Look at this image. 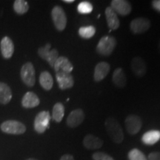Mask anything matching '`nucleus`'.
I'll return each instance as SVG.
<instances>
[{
    "mask_svg": "<svg viewBox=\"0 0 160 160\" xmlns=\"http://www.w3.org/2000/svg\"><path fill=\"white\" fill-rule=\"evenodd\" d=\"M148 160H160V152H152L148 157Z\"/></svg>",
    "mask_w": 160,
    "mask_h": 160,
    "instance_id": "c756f323",
    "label": "nucleus"
},
{
    "mask_svg": "<svg viewBox=\"0 0 160 160\" xmlns=\"http://www.w3.org/2000/svg\"><path fill=\"white\" fill-rule=\"evenodd\" d=\"M105 126L108 134L115 143L119 144L122 142L124 139V133L121 125L114 118L109 117L105 120Z\"/></svg>",
    "mask_w": 160,
    "mask_h": 160,
    "instance_id": "f257e3e1",
    "label": "nucleus"
},
{
    "mask_svg": "<svg viewBox=\"0 0 160 160\" xmlns=\"http://www.w3.org/2000/svg\"><path fill=\"white\" fill-rule=\"evenodd\" d=\"M131 70L135 76L138 77H142L147 72V66L142 58L136 57L131 61Z\"/></svg>",
    "mask_w": 160,
    "mask_h": 160,
    "instance_id": "4468645a",
    "label": "nucleus"
},
{
    "mask_svg": "<svg viewBox=\"0 0 160 160\" xmlns=\"http://www.w3.org/2000/svg\"><path fill=\"white\" fill-rule=\"evenodd\" d=\"M12 91L11 88L7 84L0 82V104L7 105L12 99Z\"/></svg>",
    "mask_w": 160,
    "mask_h": 160,
    "instance_id": "4be33fe9",
    "label": "nucleus"
},
{
    "mask_svg": "<svg viewBox=\"0 0 160 160\" xmlns=\"http://www.w3.org/2000/svg\"><path fill=\"white\" fill-rule=\"evenodd\" d=\"M117 46V40L111 36H105L102 37L97 46L98 54L103 57H109L114 51Z\"/></svg>",
    "mask_w": 160,
    "mask_h": 160,
    "instance_id": "f03ea898",
    "label": "nucleus"
},
{
    "mask_svg": "<svg viewBox=\"0 0 160 160\" xmlns=\"http://www.w3.org/2000/svg\"><path fill=\"white\" fill-rule=\"evenodd\" d=\"M106 21H107L108 26L111 30H117L119 28L120 22L118 18L117 13L113 11L111 7H108L105 11Z\"/></svg>",
    "mask_w": 160,
    "mask_h": 160,
    "instance_id": "f3484780",
    "label": "nucleus"
},
{
    "mask_svg": "<svg viewBox=\"0 0 160 160\" xmlns=\"http://www.w3.org/2000/svg\"><path fill=\"white\" fill-rule=\"evenodd\" d=\"M22 82L28 87H33L36 83V73L33 65L31 62L24 64L20 71Z\"/></svg>",
    "mask_w": 160,
    "mask_h": 160,
    "instance_id": "39448f33",
    "label": "nucleus"
},
{
    "mask_svg": "<svg viewBox=\"0 0 160 160\" xmlns=\"http://www.w3.org/2000/svg\"><path fill=\"white\" fill-rule=\"evenodd\" d=\"M112 81L113 83L120 88H123L127 84V78H126L125 73L122 68H118L113 71V76H112Z\"/></svg>",
    "mask_w": 160,
    "mask_h": 160,
    "instance_id": "aec40b11",
    "label": "nucleus"
},
{
    "mask_svg": "<svg viewBox=\"0 0 160 160\" xmlns=\"http://www.w3.org/2000/svg\"><path fill=\"white\" fill-rule=\"evenodd\" d=\"M96 28L92 25L82 26L79 29V35L82 39H91L95 35Z\"/></svg>",
    "mask_w": 160,
    "mask_h": 160,
    "instance_id": "a878e982",
    "label": "nucleus"
},
{
    "mask_svg": "<svg viewBox=\"0 0 160 160\" xmlns=\"http://www.w3.org/2000/svg\"><path fill=\"white\" fill-rule=\"evenodd\" d=\"M152 6L156 11L160 12V0H154L152 2Z\"/></svg>",
    "mask_w": 160,
    "mask_h": 160,
    "instance_id": "7c9ffc66",
    "label": "nucleus"
},
{
    "mask_svg": "<svg viewBox=\"0 0 160 160\" xmlns=\"http://www.w3.org/2000/svg\"><path fill=\"white\" fill-rule=\"evenodd\" d=\"M111 7L117 14L121 16H128L131 12L132 8L128 1L125 0H113L111 1Z\"/></svg>",
    "mask_w": 160,
    "mask_h": 160,
    "instance_id": "9b49d317",
    "label": "nucleus"
},
{
    "mask_svg": "<svg viewBox=\"0 0 160 160\" xmlns=\"http://www.w3.org/2000/svg\"><path fill=\"white\" fill-rule=\"evenodd\" d=\"M0 129L4 133L8 134L20 135L23 134L26 131V127L21 122L17 120H7L2 123Z\"/></svg>",
    "mask_w": 160,
    "mask_h": 160,
    "instance_id": "7ed1b4c3",
    "label": "nucleus"
},
{
    "mask_svg": "<svg viewBox=\"0 0 160 160\" xmlns=\"http://www.w3.org/2000/svg\"><path fill=\"white\" fill-rule=\"evenodd\" d=\"M160 140V131L151 130L144 133L142 137V142L147 145H153Z\"/></svg>",
    "mask_w": 160,
    "mask_h": 160,
    "instance_id": "412c9836",
    "label": "nucleus"
},
{
    "mask_svg": "<svg viewBox=\"0 0 160 160\" xmlns=\"http://www.w3.org/2000/svg\"><path fill=\"white\" fill-rule=\"evenodd\" d=\"M110 72V65L106 62H101L96 65L93 79L96 82H101L107 77Z\"/></svg>",
    "mask_w": 160,
    "mask_h": 160,
    "instance_id": "dca6fc26",
    "label": "nucleus"
},
{
    "mask_svg": "<svg viewBox=\"0 0 160 160\" xmlns=\"http://www.w3.org/2000/svg\"><path fill=\"white\" fill-rule=\"evenodd\" d=\"M56 73H71L73 66L70 60L65 57H59L53 66Z\"/></svg>",
    "mask_w": 160,
    "mask_h": 160,
    "instance_id": "ddd939ff",
    "label": "nucleus"
},
{
    "mask_svg": "<svg viewBox=\"0 0 160 160\" xmlns=\"http://www.w3.org/2000/svg\"><path fill=\"white\" fill-rule=\"evenodd\" d=\"M39 83L46 91H50L53 85V79L49 72L43 71L39 76Z\"/></svg>",
    "mask_w": 160,
    "mask_h": 160,
    "instance_id": "5701e85b",
    "label": "nucleus"
},
{
    "mask_svg": "<svg viewBox=\"0 0 160 160\" xmlns=\"http://www.w3.org/2000/svg\"><path fill=\"white\" fill-rule=\"evenodd\" d=\"M142 126V119L137 115H129L125 119V127L130 134L135 135L139 132Z\"/></svg>",
    "mask_w": 160,
    "mask_h": 160,
    "instance_id": "1a4fd4ad",
    "label": "nucleus"
},
{
    "mask_svg": "<svg viewBox=\"0 0 160 160\" xmlns=\"http://www.w3.org/2000/svg\"><path fill=\"white\" fill-rule=\"evenodd\" d=\"M51 17L56 28L59 31H64L67 25V17L61 6L56 5L53 7L51 11Z\"/></svg>",
    "mask_w": 160,
    "mask_h": 160,
    "instance_id": "20e7f679",
    "label": "nucleus"
},
{
    "mask_svg": "<svg viewBox=\"0 0 160 160\" xmlns=\"http://www.w3.org/2000/svg\"><path fill=\"white\" fill-rule=\"evenodd\" d=\"M77 11L81 14H88L93 11V5L88 1L81 2L77 6Z\"/></svg>",
    "mask_w": 160,
    "mask_h": 160,
    "instance_id": "bb28decb",
    "label": "nucleus"
},
{
    "mask_svg": "<svg viewBox=\"0 0 160 160\" xmlns=\"http://www.w3.org/2000/svg\"><path fill=\"white\" fill-rule=\"evenodd\" d=\"M159 51H160V41H159Z\"/></svg>",
    "mask_w": 160,
    "mask_h": 160,
    "instance_id": "f704fd0d",
    "label": "nucleus"
},
{
    "mask_svg": "<svg viewBox=\"0 0 160 160\" xmlns=\"http://www.w3.org/2000/svg\"><path fill=\"white\" fill-rule=\"evenodd\" d=\"M151 27V22L148 19L144 17H139L132 20L130 24V29L134 34L145 33L148 31Z\"/></svg>",
    "mask_w": 160,
    "mask_h": 160,
    "instance_id": "6e6552de",
    "label": "nucleus"
},
{
    "mask_svg": "<svg viewBox=\"0 0 160 160\" xmlns=\"http://www.w3.org/2000/svg\"><path fill=\"white\" fill-rule=\"evenodd\" d=\"M50 120H51V115L49 111H43L39 112L36 116L34 120V130L38 133H45L46 130L49 128Z\"/></svg>",
    "mask_w": 160,
    "mask_h": 160,
    "instance_id": "423d86ee",
    "label": "nucleus"
},
{
    "mask_svg": "<svg viewBox=\"0 0 160 160\" xmlns=\"http://www.w3.org/2000/svg\"><path fill=\"white\" fill-rule=\"evenodd\" d=\"M59 160H74V158L72 155L70 154H65L60 158Z\"/></svg>",
    "mask_w": 160,
    "mask_h": 160,
    "instance_id": "2f4dec72",
    "label": "nucleus"
},
{
    "mask_svg": "<svg viewBox=\"0 0 160 160\" xmlns=\"http://www.w3.org/2000/svg\"><path fill=\"white\" fill-rule=\"evenodd\" d=\"M128 157L129 160H148L142 152L137 148H133L130 151Z\"/></svg>",
    "mask_w": 160,
    "mask_h": 160,
    "instance_id": "cd10ccee",
    "label": "nucleus"
},
{
    "mask_svg": "<svg viewBox=\"0 0 160 160\" xmlns=\"http://www.w3.org/2000/svg\"><path fill=\"white\" fill-rule=\"evenodd\" d=\"M51 44H46L45 47H41L38 49V54L42 59L47 61L52 68L59 58V52L57 49L51 50Z\"/></svg>",
    "mask_w": 160,
    "mask_h": 160,
    "instance_id": "0eeeda50",
    "label": "nucleus"
},
{
    "mask_svg": "<svg viewBox=\"0 0 160 160\" xmlns=\"http://www.w3.org/2000/svg\"><path fill=\"white\" fill-rule=\"evenodd\" d=\"M13 10L17 14L22 15L29 10V5L25 0H16L13 3Z\"/></svg>",
    "mask_w": 160,
    "mask_h": 160,
    "instance_id": "393cba45",
    "label": "nucleus"
},
{
    "mask_svg": "<svg viewBox=\"0 0 160 160\" xmlns=\"http://www.w3.org/2000/svg\"><path fill=\"white\" fill-rule=\"evenodd\" d=\"M65 115V106L61 102L56 103L53 108L52 119L57 122H60L62 120Z\"/></svg>",
    "mask_w": 160,
    "mask_h": 160,
    "instance_id": "b1692460",
    "label": "nucleus"
},
{
    "mask_svg": "<svg viewBox=\"0 0 160 160\" xmlns=\"http://www.w3.org/2000/svg\"><path fill=\"white\" fill-rule=\"evenodd\" d=\"M26 160H39V159H34V158H29V159H27Z\"/></svg>",
    "mask_w": 160,
    "mask_h": 160,
    "instance_id": "72a5a7b5",
    "label": "nucleus"
},
{
    "mask_svg": "<svg viewBox=\"0 0 160 160\" xmlns=\"http://www.w3.org/2000/svg\"><path fill=\"white\" fill-rule=\"evenodd\" d=\"M0 49L2 57L5 59H11L14 52V45L11 38L5 37L2 39L0 42Z\"/></svg>",
    "mask_w": 160,
    "mask_h": 160,
    "instance_id": "2eb2a0df",
    "label": "nucleus"
},
{
    "mask_svg": "<svg viewBox=\"0 0 160 160\" xmlns=\"http://www.w3.org/2000/svg\"><path fill=\"white\" fill-rule=\"evenodd\" d=\"M63 2H65V3L70 4V3L73 2H74V0H63Z\"/></svg>",
    "mask_w": 160,
    "mask_h": 160,
    "instance_id": "473e14b6",
    "label": "nucleus"
},
{
    "mask_svg": "<svg viewBox=\"0 0 160 160\" xmlns=\"http://www.w3.org/2000/svg\"><path fill=\"white\" fill-rule=\"evenodd\" d=\"M40 100L38 96L32 91H28L22 99V105L25 108H33L39 105Z\"/></svg>",
    "mask_w": 160,
    "mask_h": 160,
    "instance_id": "a211bd4d",
    "label": "nucleus"
},
{
    "mask_svg": "<svg viewBox=\"0 0 160 160\" xmlns=\"http://www.w3.org/2000/svg\"><path fill=\"white\" fill-rule=\"evenodd\" d=\"M57 83L61 90H66L73 88L74 85V79L71 73H57L56 74Z\"/></svg>",
    "mask_w": 160,
    "mask_h": 160,
    "instance_id": "f8f14e48",
    "label": "nucleus"
},
{
    "mask_svg": "<svg viewBox=\"0 0 160 160\" xmlns=\"http://www.w3.org/2000/svg\"><path fill=\"white\" fill-rule=\"evenodd\" d=\"M85 119V113L82 109H76L71 111L66 120V124L69 128H74L81 125Z\"/></svg>",
    "mask_w": 160,
    "mask_h": 160,
    "instance_id": "9d476101",
    "label": "nucleus"
},
{
    "mask_svg": "<svg viewBox=\"0 0 160 160\" xmlns=\"http://www.w3.org/2000/svg\"><path fill=\"white\" fill-rule=\"evenodd\" d=\"M93 160H114L111 156L103 152H97L92 156Z\"/></svg>",
    "mask_w": 160,
    "mask_h": 160,
    "instance_id": "c85d7f7f",
    "label": "nucleus"
},
{
    "mask_svg": "<svg viewBox=\"0 0 160 160\" xmlns=\"http://www.w3.org/2000/svg\"><path fill=\"white\" fill-rule=\"evenodd\" d=\"M83 145L87 149L97 150L102 148L103 141L93 134H88L83 139Z\"/></svg>",
    "mask_w": 160,
    "mask_h": 160,
    "instance_id": "6ab92c4d",
    "label": "nucleus"
}]
</instances>
